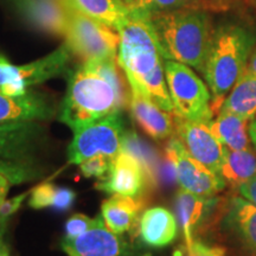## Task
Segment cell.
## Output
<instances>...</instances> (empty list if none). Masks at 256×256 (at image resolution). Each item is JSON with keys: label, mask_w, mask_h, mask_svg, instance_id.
<instances>
[{"label": "cell", "mask_w": 256, "mask_h": 256, "mask_svg": "<svg viewBox=\"0 0 256 256\" xmlns=\"http://www.w3.org/2000/svg\"><path fill=\"white\" fill-rule=\"evenodd\" d=\"M130 110L133 119L147 136L165 140L174 133V118L159 107L151 98L136 87H130Z\"/></svg>", "instance_id": "obj_13"}, {"label": "cell", "mask_w": 256, "mask_h": 256, "mask_svg": "<svg viewBox=\"0 0 256 256\" xmlns=\"http://www.w3.org/2000/svg\"><path fill=\"white\" fill-rule=\"evenodd\" d=\"M152 25L164 60L186 64L203 72L214 25L209 12L190 6L146 17Z\"/></svg>", "instance_id": "obj_3"}, {"label": "cell", "mask_w": 256, "mask_h": 256, "mask_svg": "<svg viewBox=\"0 0 256 256\" xmlns=\"http://www.w3.org/2000/svg\"><path fill=\"white\" fill-rule=\"evenodd\" d=\"M220 174L226 184L241 186L256 176V156L250 148L235 151L226 147Z\"/></svg>", "instance_id": "obj_23"}, {"label": "cell", "mask_w": 256, "mask_h": 256, "mask_svg": "<svg viewBox=\"0 0 256 256\" xmlns=\"http://www.w3.org/2000/svg\"><path fill=\"white\" fill-rule=\"evenodd\" d=\"M18 11L42 31L55 36L66 34L68 6L64 0H28Z\"/></svg>", "instance_id": "obj_15"}, {"label": "cell", "mask_w": 256, "mask_h": 256, "mask_svg": "<svg viewBox=\"0 0 256 256\" xmlns=\"http://www.w3.org/2000/svg\"><path fill=\"white\" fill-rule=\"evenodd\" d=\"M174 127L178 139L188 152L202 165L220 174L226 153V146L212 132L209 122L188 121L174 115Z\"/></svg>", "instance_id": "obj_9"}, {"label": "cell", "mask_w": 256, "mask_h": 256, "mask_svg": "<svg viewBox=\"0 0 256 256\" xmlns=\"http://www.w3.org/2000/svg\"><path fill=\"white\" fill-rule=\"evenodd\" d=\"M220 110L232 112L252 120L256 115V75L244 72L224 98Z\"/></svg>", "instance_id": "obj_22"}, {"label": "cell", "mask_w": 256, "mask_h": 256, "mask_svg": "<svg viewBox=\"0 0 256 256\" xmlns=\"http://www.w3.org/2000/svg\"><path fill=\"white\" fill-rule=\"evenodd\" d=\"M238 188L240 194L243 198H246V200L256 206V176L254 178H252L250 180H248L247 183L242 184Z\"/></svg>", "instance_id": "obj_32"}, {"label": "cell", "mask_w": 256, "mask_h": 256, "mask_svg": "<svg viewBox=\"0 0 256 256\" xmlns=\"http://www.w3.org/2000/svg\"><path fill=\"white\" fill-rule=\"evenodd\" d=\"M166 82L174 115L188 121L209 122L212 120V96L208 84L191 66L164 60Z\"/></svg>", "instance_id": "obj_5"}, {"label": "cell", "mask_w": 256, "mask_h": 256, "mask_svg": "<svg viewBox=\"0 0 256 256\" xmlns=\"http://www.w3.org/2000/svg\"><path fill=\"white\" fill-rule=\"evenodd\" d=\"M6 222H8V218H0V246L4 244V243H2V235H4L5 232Z\"/></svg>", "instance_id": "obj_36"}, {"label": "cell", "mask_w": 256, "mask_h": 256, "mask_svg": "<svg viewBox=\"0 0 256 256\" xmlns=\"http://www.w3.org/2000/svg\"><path fill=\"white\" fill-rule=\"evenodd\" d=\"M4 256H8V254H5V255H4Z\"/></svg>", "instance_id": "obj_39"}, {"label": "cell", "mask_w": 256, "mask_h": 256, "mask_svg": "<svg viewBox=\"0 0 256 256\" xmlns=\"http://www.w3.org/2000/svg\"><path fill=\"white\" fill-rule=\"evenodd\" d=\"M130 16L146 18L171 10L200 6L198 0H122Z\"/></svg>", "instance_id": "obj_25"}, {"label": "cell", "mask_w": 256, "mask_h": 256, "mask_svg": "<svg viewBox=\"0 0 256 256\" xmlns=\"http://www.w3.org/2000/svg\"><path fill=\"white\" fill-rule=\"evenodd\" d=\"M224 254L226 252L223 248L204 244L200 241H194L188 247V256H224Z\"/></svg>", "instance_id": "obj_30"}, {"label": "cell", "mask_w": 256, "mask_h": 256, "mask_svg": "<svg viewBox=\"0 0 256 256\" xmlns=\"http://www.w3.org/2000/svg\"><path fill=\"white\" fill-rule=\"evenodd\" d=\"M62 249L69 256H128L130 244L106 226L102 215L94 226L74 238H63Z\"/></svg>", "instance_id": "obj_11"}, {"label": "cell", "mask_w": 256, "mask_h": 256, "mask_svg": "<svg viewBox=\"0 0 256 256\" xmlns=\"http://www.w3.org/2000/svg\"><path fill=\"white\" fill-rule=\"evenodd\" d=\"M142 208V203L136 198L113 194L102 203L101 215L112 232L122 235L136 223Z\"/></svg>", "instance_id": "obj_20"}, {"label": "cell", "mask_w": 256, "mask_h": 256, "mask_svg": "<svg viewBox=\"0 0 256 256\" xmlns=\"http://www.w3.org/2000/svg\"><path fill=\"white\" fill-rule=\"evenodd\" d=\"M98 220V216L94 218H90L87 215H83V214H75L70 218L66 220V238H78V236L82 235L83 232H86L89 230L92 226H94Z\"/></svg>", "instance_id": "obj_29"}, {"label": "cell", "mask_w": 256, "mask_h": 256, "mask_svg": "<svg viewBox=\"0 0 256 256\" xmlns=\"http://www.w3.org/2000/svg\"><path fill=\"white\" fill-rule=\"evenodd\" d=\"M30 194L31 191H28L25 194H22L19 196L11 198V200H4L2 202H0V217L2 218H8L10 216L17 212L18 209L22 206V204L25 200V198Z\"/></svg>", "instance_id": "obj_31"}, {"label": "cell", "mask_w": 256, "mask_h": 256, "mask_svg": "<svg viewBox=\"0 0 256 256\" xmlns=\"http://www.w3.org/2000/svg\"><path fill=\"white\" fill-rule=\"evenodd\" d=\"M124 121L121 112L95 121L74 132V139L68 147V162L80 165L94 156L114 158L124 148Z\"/></svg>", "instance_id": "obj_7"}, {"label": "cell", "mask_w": 256, "mask_h": 256, "mask_svg": "<svg viewBox=\"0 0 256 256\" xmlns=\"http://www.w3.org/2000/svg\"><path fill=\"white\" fill-rule=\"evenodd\" d=\"M70 8L119 32L130 14L122 0H64Z\"/></svg>", "instance_id": "obj_18"}, {"label": "cell", "mask_w": 256, "mask_h": 256, "mask_svg": "<svg viewBox=\"0 0 256 256\" xmlns=\"http://www.w3.org/2000/svg\"><path fill=\"white\" fill-rule=\"evenodd\" d=\"M14 185L12 179L2 172H0V202H2L8 196L10 188Z\"/></svg>", "instance_id": "obj_33"}, {"label": "cell", "mask_w": 256, "mask_h": 256, "mask_svg": "<svg viewBox=\"0 0 256 256\" xmlns=\"http://www.w3.org/2000/svg\"><path fill=\"white\" fill-rule=\"evenodd\" d=\"M226 223L248 252L256 256V206L242 196L229 202Z\"/></svg>", "instance_id": "obj_17"}, {"label": "cell", "mask_w": 256, "mask_h": 256, "mask_svg": "<svg viewBox=\"0 0 256 256\" xmlns=\"http://www.w3.org/2000/svg\"><path fill=\"white\" fill-rule=\"evenodd\" d=\"M76 194L72 188L58 186L54 183H43L31 190L28 206L37 210L54 208L60 211H66L74 206Z\"/></svg>", "instance_id": "obj_24"}, {"label": "cell", "mask_w": 256, "mask_h": 256, "mask_svg": "<svg viewBox=\"0 0 256 256\" xmlns=\"http://www.w3.org/2000/svg\"><path fill=\"white\" fill-rule=\"evenodd\" d=\"M115 158V156H114ZM108 156H94L80 164L82 174L87 178H104L110 172L113 159Z\"/></svg>", "instance_id": "obj_27"}, {"label": "cell", "mask_w": 256, "mask_h": 256, "mask_svg": "<svg viewBox=\"0 0 256 256\" xmlns=\"http://www.w3.org/2000/svg\"><path fill=\"white\" fill-rule=\"evenodd\" d=\"M178 222L176 216L164 206L145 210L140 217V235L150 247L162 248L177 238Z\"/></svg>", "instance_id": "obj_16"}, {"label": "cell", "mask_w": 256, "mask_h": 256, "mask_svg": "<svg viewBox=\"0 0 256 256\" xmlns=\"http://www.w3.org/2000/svg\"><path fill=\"white\" fill-rule=\"evenodd\" d=\"M43 134L37 121L0 124V158L28 162Z\"/></svg>", "instance_id": "obj_14"}, {"label": "cell", "mask_w": 256, "mask_h": 256, "mask_svg": "<svg viewBox=\"0 0 256 256\" xmlns=\"http://www.w3.org/2000/svg\"><path fill=\"white\" fill-rule=\"evenodd\" d=\"M130 90L118 58L83 60L70 70L60 122L75 130L130 108Z\"/></svg>", "instance_id": "obj_1"}, {"label": "cell", "mask_w": 256, "mask_h": 256, "mask_svg": "<svg viewBox=\"0 0 256 256\" xmlns=\"http://www.w3.org/2000/svg\"><path fill=\"white\" fill-rule=\"evenodd\" d=\"M0 172L8 176L14 185L32 180L38 177V172L28 162H19L0 158Z\"/></svg>", "instance_id": "obj_26"}, {"label": "cell", "mask_w": 256, "mask_h": 256, "mask_svg": "<svg viewBox=\"0 0 256 256\" xmlns=\"http://www.w3.org/2000/svg\"><path fill=\"white\" fill-rule=\"evenodd\" d=\"M256 46V32L238 20L214 26L203 75L212 96V108L223 104L247 69Z\"/></svg>", "instance_id": "obj_4"}, {"label": "cell", "mask_w": 256, "mask_h": 256, "mask_svg": "<svg viewBox=\"0 0 256 256\" xmlns=\"http://www.w3.org/2000/svg\"><path fill=\"white\" fill-rule=\"evenodd\" d=\"M166 156L174 168L179 186L183 190L198 196L212 197L226 186L224 179L197 162L179 139L174 138L170 140Z\"/></svg>", "instance_id": "obj_8"}, {"label": "cell", "mask_w": 256, "mask_h": 256, "mask_svg": "<svg viewBox=\"0 0 256 256\" xmlns=\"http://www.w3.org/2000/svg\"><path fill=\"white\" fill-rule=\"evenodd\" d=\"M64 38L72 55L82 60L118 58L119 34L107 25L78 14L69 6L68 25Z\"/></svg>", "instance_id": "obj_6"}, {"label": "cell", "mask_w": 256, "mask_h": 256, "mask_svg": "<svg viewBox=\"0 0 256 256\" xmlns=\"http://www.w3.org/2000/svg\"><path fill=\"white\" fill-rule=\"evenodd\" d=\"M215 202L214 198L198 196L183 188L178 191L176 197V210H177L179 224L183 230L186 247L191 246V243L194 241V230L206 220Z\"/></svg>", "instance_id": "obj_19"}, {"label": "cell", "mask_w": 256, "mask_h": 256, "mask_svg": "<svg viewBox=\"0 0 256 256\" xmlns=\"http://www.w3.org/2000/svg\"><path fill=\"white\" fill-rule=\"evenodd\" d=\"M248 132L249 138H250V142L256 148V119L252 121V124L248 126Z\"/></svg>", "instance_id": "obj_35"}, {"label": "cell", "mask_w": 256, "mask_h": 256, "mask_svg": "<svg viewBox=\"0 0 256 256\" xmlns=\"http://www.w3.org/2000/svg\"><path fill=\"white\" fill-rule=\"evenodd\" d=\"M0 92L8 96H17L16 66L10 63L2 55H0Z\"/></svg>", "instance_id": "obj_28"}, {"label": "cell", "mask_w": 256, "mask_h": 256, "mask_svg": "<svg viewBox=\"0 0 256 256\" xmlns=\"http://www.w3.org/2000/svg\"><path fill=\"white\" fill-rule=\"evenodd\" d=\"M246 72L256 75V49H254V51H252L250 58H249V62H248V66H247V69H246Z\"/></svg>", "instance_id": "obj_34"}, {"label": "cell", "mask_w": 256, "mask_h": 256, "mask_svg": "<svg viewBox=\"0 0 256 256\" xmlns=\"http://www.w3.org/2000/svg\"><path fill=\"white\" fill-rule=\"evenodd\" d=\"M118 34L120 37L118 62L128 84L140 89L162 110L174 114L164 58L152 25L146 18L130 16Z\"/></svg>", "instance_id": "obj_2"}, {"label": "cell", "mask_w": 256, "mask_h": 256, "mask_svg": "<svg viewBox=\"0 0 256 256\" xmlns=\"http://www.w3.org/2000/svg\"><path fill=\"white\" fill-rule=\"evenodd\" d=\"M248 120L232 112L220 110L218 116L210 121V126L220 142L229 150L249 148Z\"/></svg>", "instance_id": "obj_21"}, {"label": "cell", "mask_w": 256, "mask_h": 256, "mask_svg": "<svg viewBox=\"0 0 256 256\" xmlns=\"http://www.w3.org/2000/svg\"><path fill=\"white\" fill-rule=\"evenodd\" d=\"M5 254H8V250H6L5 244L0 246V256H4Z\"/></svg>", "instance_id": "obj_38"}, {"label": "cell", "mask_w": 256, "mask_h": 256, "mask_svg": "<svg viewBox=\"0 0 256 256\" xmlns=\"http://www.w3.org/2000/svg\"><path fill=\"white\" fill-rule=\"evenodd\" d=\"M148 184V176L142 162L122 150L113 159L107 176L95 184V188L107 194L138 198Z\"/></svg>", "instance_id": "obj_10"}, {"label": "cell", "mask_w": 256, "mask_h": 256, "mask_svg": "<svg viewBox=\"0 0 256 256\" xmlns=\"http://www.w3.org/2000/svg\"><path fill=\"white\" fill-rule=\"evenodd\" d=\"M56 110L46 96L28 90L20 96L0 92V124L46 121L55 116Z\"/></svg>", "instance_id": "obj_12"}, {"label": "cell", "mask_w": 256, "mask_h": 256, "mask_svg": "<svg viewBox=\"0 0 256 256\" xmlns=\"http://www.w3.org/2000/svg\"><path fill=\"white\" fill-rule=\"evenodd\" d=\"M8 2H11V4H14L16 8H17V10H19L25 4V2H28V0H8Z\"/></svg>", "instance_id": "obj_37"}]
</instances>
